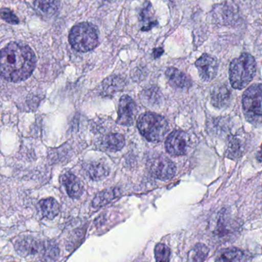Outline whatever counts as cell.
Returning <instances> with one entry per match:
<instances>
[{
	"label": "cell",
	"mask_w": 262,
	"mask_h": 262,
	"mask_svg": "<svg viewBox=\"0 0 262 262\" xmlns=\"http://www.w3.org/2000/svg\"><path fill=\"white\" fill-rule=\"evenodd\" d=\"M137 127L140 134L150 142L161 141L169 130L167 121L163 117L149 112L139 117Z\"/></svg>",
	"instance_id": "277c9868"
},
{
	"label": "cell",
	"mask_w": 262,
	"mask_h": 262,
	"mask_svg": "<svg viewBox=\"0 0 262 262\" xmlns=\"http://www.w3.org/2000/svg\"><path fill=\"white\" fill-rule=\"evenodd\" d=\"M143 100L148 104H157L161 100V94L157 88H150L143 92Z\"/></svg>",
	"instance_id": "484cf974"
},
{
	"label": "cell",
	"mask_w": 262,
	"mask_h": 262,
	"mask_svg": "<svg viewBox=\"0 0 262 262\" xmlns=\"http://www.w3.org/2000/svg\"><path fill=\"white\" fill-rule=\"evenodd\" d=\"M0 17L9 24L16 25L19 23L18 17L13 13L12 11L7 8L0 9Z\"/></svg>",
	"instance_id": "4316f807"
},
{
	"label": "cell",
	"mask_w": 262,
	"mask_h": 262,
	"mask_svg": "<svg viewBox=\"0 0 262 262\" xmlns=\"http://www.w3.org/2000/svg\"><path fill=\"white\" fill-rule=\"evenodd\" d=\"M148 166L151 173L159 180H170L176 173L175 165L163 155L152 157L148 161Z\"/></svg>",
	"instance_id": "8992f818"
},
{
	"label": "cell",
	"mask_w": 262,
	"mask_h": 262,
	"mask_svg": "<svg viewBox=\"0 0 262 262\" xmlns=\"http://www.w3.org/2000/svg\"><path fill=\"white\" fill-rule=\"evenodd\" d=\"M195 66L199 71L200 78L206 82L212 81L215 78L218 72V62L214 57L203 54L196 61Z\"/></svg>",
	"instance_id": "9c48e42d"
},
{
	"label": "cell",
	"mask_w": 262,
	"mask_h": 262,
	"mask_svg": "<svg viewBox=\"0 0 262 262\" xmlns=\"http://www.w3.org/2000/svg\"><path fill=\"white\" fill-rule=\"evenodd\" d=\"M88 175L91 179L95 180H99L107 177L109 173V169L107 165L101 162H94L89 163L87 168Z\"/></svg>",
	"instance_id": "d6986e66"
},
{
	"label": "cell",
	"mask_w": 262,
	"mask_h": 262,
	"mask_svg": "<svg viewBox=\"0 0 262 262\" xmlns=\"http://www.w3.org/2000/svg\"><path fill=\"white\" fill-rule=\"evenodd\" d=\"M102 145L107 150L116 152L124 147L125 139L121 134H110L103 139Z\"/></svg>",
	"instance_id": "e0dca14e"
},
{
	"label": "cell",
	"mask_w": 262,
	"mask_h": 262,
	"mask_svg": "<svg viewBox=\"0 0 262 262\" xmlns=\"http://www.w3.org/2000/svg\"><path fill=\"white\" fill-rule=\"evenodd\" d=\"M166 78L171 86L177 89H189L192 85L190 78L176 68H169L166 71Z\"/></svg>",
	"instance_id": "8fae6325"
},
{
	"label": "cell",
	"mask_w": 262,
	"mask_h": 262,
	"mask_svg": "<svg viewBox=\"0 0 262 262\" xmlns=\"http://www.w3.org/2000/svg\"><path fill=\"white\" fill-rule=\"evenodd\" d=\"M163 53V49L162 48H158V49H154V56L155 58H160L162 54Z\"/></svg>",
	"instance_id": "83f0119b"
},
{
	"label": "cell",
	"mask_w": 262,
	"mask_h": 262,
	"mask_svg": "<svg viewBox=\"0 0 262 262\" xmlns=\"http://www.w3.org/2000/svg\"><path fill=\"white\" fill-rule=\"evenodd\" d=\"M36 64L35 53L27 45L11 42L0 51V76L19 82L32 75Z\"/></svg>",
	"instance_id": "6da1fadb"
},
{
	"label": "cell",
	"mask_w": 262,
	"mask_h": 262,
	"mask_svg": "<svg viewBox=\"0 0 262 262\" xmlns=\"http://www.w3.org/2000/svg\"><path fill=\"white\" fill-rule=\"evenodd\" d=\"M245 258L246 255L241 249L232 248L223 252L215 262H244Z\"/></svg>",
	"instance_id": "ffe728a7"
},
{
	"label": "cell",
	"mask_w": 262,
	"mask_h": 262,
	"mask_svg": "<svg viewBox=\"0 0 262 262\" xmlns=\"http://www.w3.org/2000/svg\"><path fill=\"white\" fill-rule=\"evenodd\" d=\"M257 160L259 162H262V144L261 146V148H260L259 152L257 154Z\"/></svg>",
	"instance_id": "f1b7e54d"
},
{
	"label": "cell",
	"mask_w": 262,
	"mask_h": 262,
	"mask_svg": "<svg viewBox=\"0 0 262 262\" xmlns=\"http://www.w3.org/2000/svg\"><path fill=\"white\" fill-rule=\"evenodd\" d=\"M39 253L44 261H53L58 256L59 249L58 246L53 243H42Z\"/></svg>",
	"instance_id": "7402d4cb"
},
{
	"label": "cell",
	"mask_w": 262,
	"mask_h": 262,
	"mask_svg": "<svg viewBox=\"0 0 262 262\" xmlns=\"http://www.w3.org/2000/svg\"><path fill=\"white\" fill-rule=\"evenodd\" d=\"M140 20L142 23V31L150 30L154 26H157V19L154 17V11H152L151 3L146 1L143 5V9L140 13Z\"/></svg>",
	"instance_id": "5bb4252c"
},
{
	"label": "cell",
	"mask_w": 262,
	"mask_h": 262,
	"mask_svg": "<svg viewBox=\"0 0 262 262\" xmlns=\"http://www.w3.org/2000/svg\"><path fill=\"white\" fill-rule=\"evenodd\" d=\"M59 6V0H35L37 11L46 17L55 15L58 12Z\"/></svg>",
	"instance_id": "2e32d148"
},
{
	"label": "cell",
	"mask_w": 262,
	"mask_h": 262,
	"mask_svg": "<svg viewBox=\"0 0 262 262\" xmlns=\"http://www.w3.org/2000/svg\"><path fill=\"white\" fill-rule=\"evenodd\" d=\"M256 74V61L250 54L244 53L232 60L229 67V80L235 89H245Z\"/></svg>",
	"instance_id": "7a4b0ae2"
},
{
	"label": "cell",
	"mask_w": 262,
	"mask_h": 262,
	"mask_svg": "<svg viewBox=\"0 0 262 262\" xmlns=\"http://www.w3.org/2000/svg\"><path fill=\"white\" fill-rule=\"evenodd\" d=\"M244 142L238 137H232L229 140L227 157L231 159L238 158L244 152Z\"/></svg>",
	"instance_id": "44dd1931"
},
{
	"label": "cell",
	"mask_w": 262,
	"mask_h": 262,
	"mask_svg": "<svg viewBox=\"0 0 262 262\" xmlns=\"http://www.w3.org/2000/svg\"><path fill=\"white\" fill-rule=\"evenodd\" d=\"M170 249L166 245L159 243L155 247L156 262H169Z\"/></svg>",
	"instance_id": "cb8c5ba5"
},
{
	"label": "cell",
	"mask_w": 262,
	"mask_h": 262,
	"mask_svg": "<svg viewBox=\"0 0 262 262\" xmlns=\"http://www.w3.org/2000/svg\"><path fill=\"white\" fill-rule=\"evenodd\" d=\"M165 146L167 152L171 155H184L188 149L187 135L182 130L173 131L168 136Z\"/></svg>",
	"instance_id": "ba28073f"
},
{
	"label": "cell",
	"mask_w": 262,
	"mask_h": 262,
	"mask_svg": "<svg viewBox=\"0 0 262 262\" xmlns=\"http://www.w3.org/2000/svg\"><path fill=\"white\" fill-rule=\"evenodd\" d=\"M245 117L254 125L262 124V84H252L243 97Z\"/></svg>",
	"instance_id": "5b68a950"
},
{
	"label": "cell",
	"mask_w": 262,
	"mask_h": 262,
	"mask_svg": "<svg viewBox=\"0 0 262 262\" xmlns=\"http://www.w3.org/2000/svg\"><path fill=\"white\" fill-rule=\"evenodd\" d=\"M120 194H121V192L118 188L105 189V190L97 194L96 196L94 199L92 205L95 208L105 206L106 204L110 203L117 197L119 196Z\"/></svg>",
	"instance_id": "ac0fdd59"
},
{
	"label": "cell",
	"mask_w": 262,
	"mask_h": 262,
	"mask_svg": "<svg viewBox=\"0 0 262 262\" xmlns=\"http://www.w3.org/2000/svg\"><path fill=\"white\" fill-rule=\"evenodd\" d=\"M209 254V249L204 244H197L192 250V262H204Z\"/></svg>",
	"instance_id": "d4e9b609"
},
{
	"label": "cell",
	"mask_w": 262,
	"mask_h": 262,
	"mask_svg": "<svg viewBox=\"0 0 262 262\" xmlns=\"http://www.w3.org/2000/svg\"><path fill=\"white\" fill-rule=\"evenodd\" d=\"M42 243L32 237H24L15 243V250L21 256H29L39 253Z\"/></svg>",
	"instance_id": "30bf717a"
},
{
	"label": "cell",
	"mask_w": 262,
	"mask_h": 262,
	"mask_svg": "<svg viewBox=\"0 0 262 262\" xmlns=\"http://www.w3.org/2000/svg\"><path fill=\"white\" fill-rule=\"evenodd\" d=\"M123 84L124 81L121 80V78L118 77H111L104 81L103 88L106 93H114L117 91H119V89L122 88Z\"/></svg>",
	"instance_id": "603a6c76"
},
{
	"label": "cell",
	"mask_w": 262,
	"mask_h": 262,
	"mask_svg": "<svg viewBox=\"0 0 262 262\" xmlns=\"http://www.w3.org/2000/svg\"><path fill=\"white\" fill-rule=\"evenodd\" d=\"M61 182L69 196L73 199H78L82 193V184L79 179L72 172H66L61 177Z\"/></svg>",
	"instance_id": "7c38bea8"
},
{
	"label": "cell",
	"mask_w": 262,
	"mask_h": 262,
	"mask_svg": "<svg viewBox=\"0 0 262 262\" xmlns=\"http://www.w3.org/2000/svg\"><path fill=\"white\" fill-rule=\"evenodd\" d=\"M40 209L45 218L53 220L59 213L60 206L53 198L45 199L39 202Z\"/></svg>",
	"instance_id": "9a60e30c"
},
{
	"label": "cell",
	"mask_w": 262,
	"mask_h": 262,
	"mask_svg": "<svg viewBox=\"0 0 262 262\" xmlns=\"http://www.w3.org/2000/svg\"><path fill=\"white\" fill-rule=\"evenodd\" d=\"M137 108L134 100L127 95L121 98L118 107V124L123 126H131L137 115Z\"/></svg>",
	"instance_id": "52a82bcc"
},
{
	"label": "cell",
	"mask_w": 262,
	"mask_h": 262,
	"mask_svg": "<svg viewBox=\"0 0 262 262\" xmlns=\"http://www.w3.org/2000/svg\"><path fill=\"white\" fill-rule=\"evenodd\" d=\"M69 42L78 52H87L93 50L98 44V29L89 23L76 25L69 34Z\"/></svg>",
	"instance_id": "3957f363"
},
{
	"label": "cell",
	"mask_w": 262,
	"mask_h": 262,
	"mask_svg": "<svg viewBox=\"0 0 262 262\" xmlns=\"http://www.w3.org/2000/svg\"><path fill=\"white\" fill-rule=\"evenodd\" d=\"M231 92L227 86L215 88L212 93V104L215 107L222 108L226 107L230 101Z\"/></svg>",
	"instance_id": "4fadbf2b"
}]
</instances>
